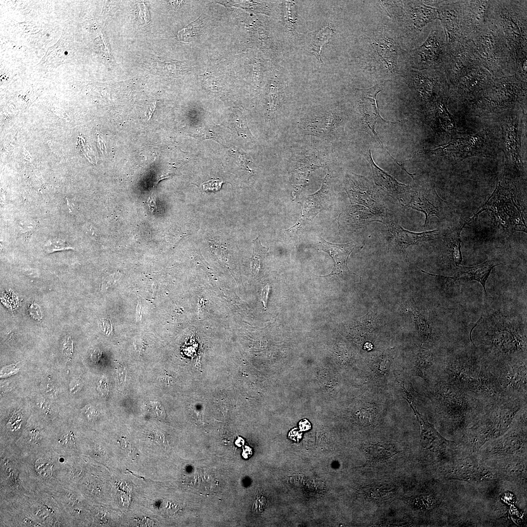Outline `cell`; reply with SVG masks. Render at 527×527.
I'll list each match as a JSON object with an SVG mask.
<instances>
[{"mask_svg": "<svg viewBox=\"0 0 527 527\" xmlns=\"http://www.w3.org/2000/svg\"><path fill=\"white\" fill-rule=\"evenodd\" d=\"M343 124L341 115L331 110L304 119L301 123L308 134L327 138L339 136L343 131Z\"/></svg>", "mask_w": 527, "mask_h": 527, "instance_id": "cell-23", "label": "cell"}, {"mask_svg": "<svg viewBox=\"0 0 527 527\" xmlns=\"http://www.w3.org/2000/svg\"><path fill=\"white\" fill-rule=\"evenodd\" d=\"M413 409L421 426V459L427 464L440 466L459 458L457 443L443 437L416 408Z\"/></svg>", "mask_w": 527, "mask_h": 527, "instance_id": "cell-13", "label": "cell"}, {"mask_svg": "<svg viewBox=\"0 0 527 527\" xmlns=\"http://www.w3.org/2000/svg\"><path fill=\"white\" fill-rule=\"evenodd\" d=\"M404 9L400 21L415 33H420L430 22L439 20L437 9L423 1H404Z\"/></svg>", "mask_w": 527, "mask_h": 527, "instance_id": "cell-24", "label": "cell"}, {"mask_svg": "<svg viewBox=\"0 0 527 527\" xmlns=\"http://www.w3.org/2000/svg\"><path fill=\"white\" fill-rule=\"evenodd\" d=\"M425 108L439 97L448 95V85L444 71L438 69H405L401 76Z\"/></svg>", "mask_w": 527, "mask_h": 527, "instance_id": "cell-14", "label": "cell"}, {"mask_svg": "<svg viewBox=\"0 0 527 527\" xmlns=\"http://www.w3.org/2000/svg\"><path fill=\"white\" fill-rule=\"evenodd\" d=\"M448 95H443L424 108L427 124L438 134H452L455 131V122L448 107Z\"/></svg>", "mask_w": 527, "mask_h": 527, "instance_id": "cell-26", "label": "cell"}, {"mask_svg": "<svg viewBox=\"0 0 527 527\" xmlns=\"http://www.w3.org/2000/svg\"><path fill=\"white\" fill-rule=\"evenodd\" d=\"M441 477L471 484L499 481L496 471L481 461L476 454L459 457L439 466Z\"/></svg>", "mask_w": 527, "mask_h": 527, "instance_id": "cell-16", "label": "cell"}, {"mask_svg": "<svg viewBox=\"0 0 527 527\" xmlns=\"http://www.w3.org/2000/svg\"><path fill=\"white\" fill-rule=\"evenodd\" d=\"M135 347L138 351H141L144 347V340L141 337L137 338L135 341Z\"/></svg>", "mask_w": 527, "mask_h": 527, "instance_id": "cell-50", "label": "cell"}, {"mask_svg": "<svg viewBox=\"0 0 527 527\" xmlns=\"http://www.w3.org/2000/svg\"><path fill=\"white\" fill-rule=\"evenodd\" d=\"M447 52L446 38L442 25L440 22H435L423 44L406 53L405 60L408 68L443 71Z\"/></svg>", "mask_w": 527, "mask_h": 527, "instance_id": "cell-11", "label": "cell"}, {"mask_svg": "<svg viewBox=\"0 0 527 527\" xmlns=\"http://www.w3.org/2000/svg\"><path fill=\"white\" fill-rule=\"evenodd\" d=\"M466 223L447 231L444 237L446 258L451 267L455 268L461 265L462 255L461 250V232Z\"/></svg>", "mask_w": 527, "mask_h": 527, "instance_id": "cell-32", "label": "cell"}, {"mask_svg": "<svg viewBox=\"0 0 527 527\" xmlns=\"http://www.w3.org/2000/svg\"><path fill=\"white\" fill-rule=\"evenodd\" d=\"M299 426L302 431H306L310 429V425L306 420H304L300 422Z\"/></svg>", "mask_w": 527, "mask_h": 527, "instance_id": "cell-52", "label": "cell"}, {"mask_svg": "<svg viewBox=\"0 0 527 527\" xmlns=\"http://www.w3.org/2000/svg\"><path fill=\"white\" fill-rule=\"evenodd\" d=\"M447 47V55L443 71L448 85L468 69L481 63L470 41H462Z\"/></svg>", "mask_w": 527, "mask_h": 527, "instance_id": "cell-20", "label": "cell"}, {"mask_svg": "<svg viewBox=\"0 0 527 527\" xmlns=\"http://www.w3.org/2000/svg\"><path fill=\"white\" fill-rule=\"evenodd\" d=\"M526 107L507 112L500 118V145L504 153L506 165L518 175L524 171L522 156L523 117Z\"/></svg>", "mask_w": 527, "mask_h": 527, "instance_id": "cell-12", "label": "cell"}, {"mask_svg": "<svg viewBox=\"0 0 527 527\" xmlns=\"http://www.w3.org/2000/svg\"><path fill=\"white\" fill-rule=\"evenodd\" d=\"M142 314V310L140 304H138L136 308V318L137 321H140Z\"/></svg>", "mask_w": 527, "mask_h": 527, "instance_id": "cell-55", "label": "cell"}, {"mask_svg": "<svg viewBox=\"0 0 527 527\" xmlns=\"http://www.w3.org/2000/svg\"><path fill=\"white\" fill-rule=\"evenodd\" d=\"M470 338L491 361L527 357L526 326L500 313L482 316L471 331Z\"/></svg>", "mask_w": 527, "mask_h": 527, "instance_id": "cell-3", "label": "cell"}, {"mask_svg": "<svg viewBox=\"0 0 527 527\" xmlns=\"http://www.w3.org/2000/svg\"><path fill=\"white\" fill-rule=\"evenodd\" d=\"M332 29L329 26H326L316 35L311 44V52L317 55L320 61H321V49L328 43L332 36Z\"/></svg>", "mask_w": 527, "mask_h": 527, "instance_id": "cell-40", "label": "cell"}, {"mask_svg": "<svg viewBox=\"0 0 527 527\" xmlns=\"http://www.w3.org/2000/svg\"><path fill=\"white\" fill-rule=\"evenodd\" d=\"M435 363L434 355L432 350L420 347L416 355L413 367L414 374L426 381L425 372L431 369Z\"/></svg>", "mask_w": 527, "mask_h": 527, "instance_id": "cell-36", "label": "cell"}, {"mask_svg": "<svg viewBox=\"0 0 527 527\" xmlns=\"http://www.w3.org/2000/svg\"><path fill=\"white\" fill-rule=\"evenodd\" d=\"M501 264L503 265L504 264L497 259H491L474 266L467 267L460 265L455 268L454 275L452 277H447V278L455 281L463 279L474 280L479 282L483 287L486 300H487L486 282L492 269Z\"/></svg>", "mask_w": 527, "mask_h": 527, "instance_id": "cell-30", "label": "cell"}, {"mask_svg": "<svg viewBox=\"0 0 527 527\" xmlns=\"http://www.w3.org/2000/svg\"><path fill=\"white\" fill-rule=\"evenodd\" d=\"M44 249L47 253H50L58 251L73 249L65 240L59 238L49 239L44 245Z\"/></svg>", "mask_w": 527, "mask_h": 527, "instance_id": "cell-42", "label": "cell"}, {"mask_svg": "<svg viewBox=\"0 0 527 527\" xmlns=\"http://www.w3.org/2000/svg\"><path fill=\"white\" fill-rule=\"evenodd\" d=\"M101 356V351L98 348L93 350L90 354V357L91 360L95 363L98 362Z\"/></svg>", "mask_w": 527, "mask_h": 527, "instance_id": "cell-49", "label": "cell"}, {"mask_svg": "<svg viewBox=\"0 0 527 527\" xmlns=\"http://www.w3.org/2000/svg\"><path fill=\"white\" fill-rule=\"evenodd\" d=\"M345 189L352 203H358L375 211L378 207L377 191L365 177L351 173L346 176Z\"/></svg>", "mask_w": 527, "mask_h": 527, "instance_id": "cell-25", "label": "cell"}, {"mask_svg": "<svg viewBox=\"0 0 527 527\" xmlns=\"http://www.w3.org/2000/svg\"><path fill=\"white\" fill-rule=\"evenodd\" d=\"M438 372L436 379L486 402L504 397L495 380L492 362L471 343L448 349Z\"/></svg>", "mask_w": 527, "mask_h": 527, "instance_id": "cell-1", "label": "cell"}, {"mask_svg": "<svg viewBox=\"0 0 527 527\" xmlns=\"http://www.w3.org/2000/svg\"><path fill=\"white\" fill-rule=\"evenodd\" d=\"M395 486L387 483H378L367 485L363 492L367 499L375 501H383L392 497L396 491Z\"/></svg>", "mask_w": 527, "mask_h": 527, "instance_id": "cell-35", "label": "cell"}, {"mask_svg": "<svg viewBox=\"0 0 527 527\" xmlns=\"http://www.w3.org/2000/svg\"><path fill=\"white\" fill-rule=\"evenodd\" d=\"M253 252L251 260V272L255 277L263 276L264 260L268 248L263 246L258 238L252 241Z\"/></svg>", "mask_w": 527, "mask_h": 527, "instance_id": "cell-37", "label": "cell"}, {"mask_svg": "<svg viewBox=\"0 0 527 527\" xmlns=\"http://www.w3.org/2000/svg\"><path fill=\"white\" fill-rule=\"evenodd\" d=\"M494 79L481 64L475 65L448 85L449 97L469 104L480 96Z\"/></svg>", "mask_w": 527, "mask_h": 527, "instance_id": "cell-17", "label": "cell"}, {"mask_svg": "<svg viewBox=\"0 0 527 527\" xmlns=\"http://www.w3.org/2000/svg\"><path fill=\"white\" fill-rule=\"evenodd\" d=\"M386 225L395 244L402 249L421 242L434 240L438 237L439 233L438 229L420 233L410 231L405 229L394 221L390 220L387 222Z\"/></svg>", "mask_w": 527, "mask_h": 527, "instance_id": "cell-29", "label": "cell"}, {"mask_svg": "<svg viewBox=\"0 0 527 527\" xmlns=\"http://www.w3.org/2000/svg\"><path fill=\"white\" fill-rule=\"evenodd\" d=\"M330 177L329 174H327L321 189L315 194L308 196L303 204L301 203L303 207L302 211H304V214L301 215L309 221L312 220L316 215L323 209L321 203L325 202L330 193Z\"/></svg>", "mask_w": 527, "mask_h": 527, "instance_id": "cell-31", "label": "cell"}, {"mask_svg": "<svg viewBox=\"0 0 527 527\" xmlns=\"http://www.w3.org/2000/svg\"><path fill=\"white\" fill-rule=\"evenodd\" d=\"M390 365V360L386 359L385 360H382L378 364L377 367L375 368V371L379 376L384 377L387 374Z\"/></svg>", "mask_w": 527, "mask_h": 527, "instance_id": "cell-44", "label": "cell"}, {"mask_svg": "<svg viewBox=\"0 0 527 527\" xmlns=\"http://www.w3.org/2000/svg\"><path fill=\"white\" fill-rule=\"evenodd\" d=\"M68 54V53L67 51H65L64 52V55H67Z\"/></svg>", "mask_w": 527, "mask_h": 527, "instance_id": "cell-56", "label": "cell"}, {"mask_svg": "<svg viewBox=\"0 0 527 527\" xmlns=\"http://www.w3.org/2000/svg\"><path fill=\"white\" fill-rule=\"evenodd\" d=\"M382 89L383 86L380 83L367 89H356L355 96L359 121L362 130L371 135L388 155L398 164V162L390 155L383 145L375 131L376 123L379 121L387 123H397L403 122V120L396 122L388 121L381 116L377 106L376 97Z\"/></svg>", "mask_w": 527, "mask_h": 527, "instance_id": "cell-18", "label": "cell"}, {"mask_svg": "<svg viewBox=\"0 0 527 527\" xmlns=\"http://www.w3.org/2000/svg\"><path fill=\"white\" fill-rule=\"evenodd\" d=\"M366 62L370 71L377 77L392 79L401 77L406 52L400 47L395 34L383 26L367 37Z\"/></svg>", "mask_w": 527, "mask_h": 527, "instance_id": "cell-8", "label": "cell"}, {"mask_svg": "<svg viewBox=\"0 0 527 527\" xmlns=\"http://www.w3.org/2000/svg\"><path fill=\"white\" fill-rule=\"evenodd\" d=\"M379 4L392 19L400 21L404 12V1H379Z\"/></svg>", "mask_w": 527, "mask_h": 527, "instance_id": "cell-41", "label": "cell"}, {"mask_svg": "<svg viewBox=\"0 0 527 527\" xmlns=\"http://www.w3.org/2000/svg\"><path fill=\"white\" fill-rule=\"evenodd\" d=\"M500 146V139L489 129L473 135L454 132L447 142L420 151L447 160L460 161L475 157H493Z\"/></svg>", "mask_w": 527, "mask_h": 527, "instance_id": "cell-10", "label": "cell"}, {"mask_svg": "<svg viewBox=\"0 0 527 527\" xmlns=\"http://www.w3.org/2000/svg\"><path fill=\"white\" fill-rule=\"evenodd\" d=\"M470 41L479 61L494 78L515 74V62L506 41L490 19Z\"/></svg>", "mask_w": 527, "mask_h": 527, "instance_id": "cell-9", "label": "cell"}, {"mask_svg": "<svg viewBox=\"0 0 527 527\" xmlns=\"http://www.w3.org/2000/svg\"><path fill=\"white\" fill-rule=\"evenodd\" d=\"M527 85L516 75L494 78L480 96L469 103L477 116L503 114L527 107Z\"/></svg>", "mask_w": 527, "mask_h": 527, "instance_id": "cell-5", "label": "cell"}, {"mask_svg": "<svg viewBox=\"0 0 527 527\" xmlns=\"http://www.w3.org/2000/svg\"><path fill=\"white\" fill-rule=\"evenodd\" d=\"M86 411V413L87 414H88L87 415V417L89 418H93L96 416L97 412L94 408L92 407H89L87 408Z\"/></svg>", "mask_w": 527, "mask_h": 527, "instance_id": "cell-53", "label": "cell"}, {"mask_svg": "<svg viewBox=\"0 0 527 527\" xmlns=\"http://www.w3.org/2000/svg\"><path fill=\"white\" fill-rule=\"evenodd\" d=\"M317 159L313 155L300 157L296 162L292 174L295 175L293 182L297 192H300L307 182L310 172L316 168L321 167L318 164Z\"/></svg>", "mask_w": 527, "mask_h": 527, "instance_id": "cell-33", "label": "cell"}, {"mask_svg": "<svg viewBox=\"0 0 527 527\" xmlns=\"http://www.w3.org/2000/svg\"><path fill=\"white\" fill-rule=\"evenodd\" d=\"M411 505L414 508L422 511H429L436 509L442 504L439 497L430 493H424L417 495L410 500Z\"/></svg>", "mask_w": 527, "mask_h": 527, "instance_id": "cell-38", "label": "cell"}, {"mask_svg": "<svg viewBox=\"0 0 527 527\" xmlns=\"http://www.w3.org/2000/svg\"><path fill=\"white\" fill-rule=\"evenodd\" d=\"M492 363L493 375L502 395L527 400V357Z\"/></svg>", "mask_w": 527, "mask_h": 527, "instance_id": "cell-15", "label": "cell"}, {"mask_svg": "<svg viewBox=\"0 0 527 527\" xmlns=\"http://www.w3.org/2000/svg\"><path fill=\"white\" fill-rule=\"evenodd\" d=\"M316 246L318 250L327 252L334 262L332 271L325 277L351 273L347 266V261L355 247L354 243L350 242L344 244L333 243L320 237V241Z\"/></svg>", "mask_w": 527, "mask_h": 527, "instance_id": "cell-27", "label": "cell"}, {"mask_svg": "<svg viewBox=\"0 0 527 527\" xmlns=\"http://www.w3.org/2000/svg\"><path fill=\"white\" fill-rule=\"evenodd\" d=\"M270 286L266 285L263 289L261 293V300L264 308L266 307L268 296L270 291Z\"/></svg>", "mask_w": 527, "mask_h": 527, "instance_id": "cell-48", "label": "cell"}, {"mask_svg": "<svg viewBox=\"0 0 527 527\" xmlns=\"http://www.w3.org/2000/svg\"><path fill=\"white\" fill-rule=\"evenodd\" d=\"M156 107V102H153L149 107L148 110L147 111L146 116L148 117L147 120H149L154 112Z\"/></svg>", "mask_w": 527, "mask_h": 527, "instance_id": "cell-54", "label": "cell"}, {"mask_svg": "<svg viewBox=\"0 0 527 527\" xmlns=\"http://www.w3.org/2000/svg\"><path fill=\"white\" fill-rule=\"evenodd\" d=\"M46 36H49V34H47Z\"/></svg>", "mask_w": 527, "mask_h": 527, "instance_id": "cell-57", "label": "cell"}, {"mask_svg": "<svg viewBox=\"0 0 527 527\" xmlns=\"http://www.w3.org/2000/svg\"><path fill=\"white\" fill-rule=\"evenodd\" d=\"M439 423L449 440L457 442L478 419L487 404L436 379L426 389Z\"/></svg>", "mask_w": 527, "mask_h": 527, "instance_id": "cell-2", "label": "cell"}, {"mask_svg": "<svg viewBox=\"0 0 527 527\" xmlns=\"http://www.w3.org/2000/svg\"><path fill=\"white\" fill-rule=\"evenodd\" d=\"M527 405L516 415L511 426L502 435L486 443L476 454L492 468L507 462L527 458Z\"/></svg>", "mask_w": 527, "mask_h": 527, "instance_id": "cell-7", "label": "cell"}, {"mask_svg": "<svg viewBox=\"0 0 527 527\" xmlns=\"http://www.w3.org/2000/svg\"><path fill=\"white\" fill-rule=\"evenodd\" d=\"M490 19L503 36L515 64L527 57V0H493Z\"/></svg>", "mask_w": 527, "mask_h": 527, "instance_id": "cell-6", "label": "cell"}, {"mask_svg": "<svg viewBox=\"0 0 527 527\" xmlns=\"http://www.w3.org/2000/svg\"><path fill=\"white\" fill-rule=\"evenodd\" d=\"M203 22L204 18L203 16H200L178 32L177 35L178 39L184 42L191 41L201 32Z\"/></svg>", "mask_w": 527, "mask_h": 527, "instance_id": "cell-39", "label": "cell"}, {"mask_svg": "<svg viewBox=\"0 0 527 527\" xmlns=\"http://www.w3.org/2000/svg\"><path fill=\"white\" fill-rule=\"evenodd\" d=\"M73 352V342L71 336H68L63 344L62 355L65 362H69L72 358Z\"/></svg>", "mask_w": 527, "mask_h": 527, "instance_id": "cell-43", "label": "cell"}, {"mask_svg": "<svg viewBox=\"0 0 527 527\" xmlns=\"http://www.w3.org/2000/svg\"><path fill=\"white\" fill-rule=\"evenodd\" d=\"M101 322L102 324V325L103 327V330L104 331H108V332H110L112 330V326L110 320L103 319Z\"/></svg>", "mask_w": 527, "mask_h": 527, "instance_id": "cell-51", "label": "cell"}, {"mask_svg": "<svg viewBox=\"0 0 527 527\" xmlns=\"http://www.w3.org/2000/svg\"><path fill=\"white\" fill-rule=\"evenodd\" d=\"M121 276V274L118 273H115L111 274L107 277L103 281L101 285V289L102 291L106 290L110 286H111L113 284H114L117 280L119 279Z\"/></svg>", "mask_w": 527, "mask_h": 527, "instance_id": "cell-46", "label": "cell"}, {"mask_svg": "<svg viewBox=\"0 0 527 527\" xmlns=\"http://www.w3.org/2000/svg\"><path fill=\"white\" fill-rule=\"evenodd\" d=\"M527 402L510 396L488 402L477 421L457 442L460 457L476 454L486 443L506 433Z\"/></svg>", "mask_w": 527, "mask_h": 527, "instance_id": "cell-4", "label": "cell"}, {"mask_svg": "<svg viewBox=\"0 0 527 527\" xmlns=\"http://www.w3.org/2000/svg\"><path fill=\"white\" fill-rule=\"evenodd\" d=\"M423 1L437 9L447 46L465 41L461 32L460 0Z\"/></svg>", "mask_w": 527, "mask_h": 527, "instance_id": "cell-21", "label": "cell"}, {"mask_svg": "<svg viewBox=\"0 0 527 527\" xmlns=\"http://www.w3.org/2000/svg\"><path fill=\"white\" fill-rule=\"evenodd\" d=\"M148 406L151 411L160 418H164L165 416L163 406L158 402H151Z\"/></svg>", "mask_w": 527, "mask_h": 527, "instance_id": "cell-47", "label": "cell"}, {"mask_svg": "<svg viewBox=\"0 0 527 527\" xmlns=\"http://www.w3.org/2000/svg\"><path fill=\"white\" fill-rule=\"evenodd\" d=\"M364 155L371 165L375 183L387 190L399 201H402L410 192V186L399 182L391 175L379 167L373 160L370 149L364 153Z\"/></svg>", "mask_w": 527, "mask_h": 527, "instance_id": "cell-28", "label": "cell"}, {"mask_svg": "<svg viewBox=\"0 0 527 527\" xmlns=\"http://www.w3.org/2000/svg\"><path fill=\"white\" fill-rule=\"evenodd\" d=\"M493 0H460L463 39L471 41L488 24Z\"/></svg>", "mask_w": 527, "mask_h": 527, "instance_id": "cell-19", "label": "cell"}, {"mask_svg": "<svg viewBox=\"0 0 527 527\" xmlns=\"http://www.w3.org/2000/svg\"><path fill=\"white\" fill-rule=\"evenodd\" d=\"M364 449L368 461L375 463L386 461L398 452L393 445L383 443L368 444Z\"/></svg>", "mask_w": 527, "mask_h": 527, "instance_id": "cell-34", "label": "cell"}, {"mask_svg": "<svg viewBox=\"0 0 527 527\" xmlns=\"http://www.w3.org/2000/svg\"><path fill=\"white\" fill-rule=\"evenodd\" d=\"M410 192L411 199L406 206L424 213L426 220L424 227L428 226L431 217H441L444 201L436 193L434 184L415 185L410 188Z\"/></svg>", "mask_w": 527, "mask_h": 527, "instance_id": "cell-22", "label": "cell"}, {"mask_svg": "<svg viewBox=\"0 0 527 527\" xmlns=\"http://www.w3.org/2000/svg\"><path fill=\"white\" fill-rule=\"evenodd\" d=\"M224 182L219 180L211 179L203 184V189L206 191H217L219 190Z\"/></svg>", "mask_w": 527, "mask_h": 527, "instance_id": "cell-45", "label": "cell"}]
</instances>
